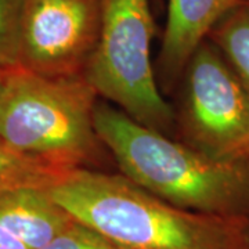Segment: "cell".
Returning a JSON list of instances; mask_svg holds the SVG:
<instances>
[{"instance_id": "cell-12", "label": "cell", "mask_w": 249, "mask_h": 249, "mask_svg": "<svg viewBox=\"0 0 249 249\" xmlns=\"http://www.w3.org/2000/svg\"><path fill=\"white\" fill-rule=\"evenodd\" d=\"M40 249H124L96 230L75 222L68 230Z\"/></svg>"}, {"instance_id": "cell-15", "label": "cell", "mask_w": 249, "mask_h": 249, "mask_svg": "<svg viewBox=\"0 0 249 249\" xmlns=\"http://www.w3.org/2000/svg\"><path fill=\"white\" fill-rule=\"evenodd\" d=\"M248 4H249V0H248Z\"/></svg>"}, {"instance_id": "cell-7", "label": "cell", "mask_w": 249, "mask_h": 249, "mask_svg": "<svg viewBox=\"0 0 249 249\" xmlns=\"http://www.w3.org/2000/svg\"><path fill=\"white\" fill-rule=\"evenodd\" d=\"M248 0H169L157 80L165 93L178 89L193 54L230 11Z\"/></svg>"}, {"instance_id": "cell-9", "label": "cell", "mask_w": 249, "mask_h": 249, "mask_svg": "<svg viewBox=\"0 0 249 249\" xmlns=\"http://www.w3.org/2000/svg\"><path fill=\"white\" fill-rule=\"evenodd\" d=\"M217 46L240 76L249 96V4L230 11L208 37Z\"/></svg>"}, {"instance_id": "cell-6", "label": "cell", "mask_w": 249, "mask_h": 249, "mask_svg": "<svg viewBox=\"0 0 249 249\" xmlns=\"http://www.w3.org/2000/svg\"><path fill=\"white\" fill-rule=\"evenodd\" d=\"M103 0H27L18 67L46 78H73L97 45Z\"/></svg>"}, {"instance_id": "cell-11", "label": "cell", "mask_w": 249, "mask_h": 249, "mask_svg": "<svg viewBox=\"0 0 249 249\" xmlns=\"http://www.w3.org/2000/svg\"><path fill=\"white\" fill-rule=\"evenodd\" d=\"M25 3L27 0H0V70L18 67Z\"/></svg>"}, {"instance_id": "cell-8", "label": "cell", "mask_w": 249, "mask_h": 249, "mask_svg": "<svg viewBox=\"0 0 249 249\" xmlns=\"http://www.w3.org/2000/svg\"><path fill=\"white\" fill-rule=\"evenodd\" d=\"M76 222L49 187H16L0 193V227L29 249H40Z\"/></svg>"}, {"instance_id": "cell-13", "label": "cell", "mask_w": 249, "mask_h": 249, "mask_svg": "<svg viewBox=\"0 0 249 249\" xmlns=\"http://www.w3.org/2000/svg\"><path fill=\"white\" fill-rule=\"evenodd\" d=\"M0 249H29L16 237L0 227Z\"/></svg>"}, {"instance_id": "cell-5", "label": "cell", "mask_w": 249, "mask_h": 249, "mask_svg": "<svg viewBox=\"0 0 249 249\" xmlns=\"http://www.w3.org/2000/svg\"><path fill=\"white\" fill-rule=\"evenodd\" d=\"M176 90V139L217 160L249 158L248 91L212 40L193 54Z\"/></svg>"}, {"instance_id": "cell-3", "label": "cell", "mask_w": 249, "mask_h": 249, "mask_svg": "<svg viewBox=\"0 0 249 249\" xmlns=\"http://www.w3.org/2000/svg\"><path fill=\"white\" fill-rule=\"evenodd\" d=\"M98 94L83 75L46 78L21 67L3 72L0 140L57 173L106 170L114 160L96 129Z\"/></svg>"}, {"instance_id": "cell-10", "label": "cell", "mask_w": 249, "mask_h": 249, "mask_svg": "<svg viewBox=\"0 0 249 249\" xmlns=\"http://www.w3.org/2000/svg\"><path fill=\"white\" fill-rule=\"evenodd\" d=\"M62 175L19 155L0 140V193L16 187H50Z\"/></svg>"}, {"instance_id": "cell-14", "label": "cell", "mask_w": 249, "mask_h": 249, "mask_svg": "<svg viewBox=\"0 0 249 249\" xmlns=\"http://www.w3.org/2000/svg\"><path fill=\"white\" fill-rule=\"evenodd\" d=\"M3 72L4 70H0V91H1V86H3Z\"/></svg>"}, {"instance_id": "cell-2", "label": "cell", "mask_w": 249, "mask_h": 249, "mask_svg": "<svg viewBox=\"0 0 249 249\" xmlns=\"http://www.w3.org/2000/svg\"><path fill=\"white\" fill-rule=\"evenodd\" d=\"M96 129L121 173L178 208L249 224V158L217 160L97 103Z\"/></svg>"}, {"instance_id": "cell-4", "label": "cell", "mask_w": 249, "mask_h": 249, "mask_svg": "<svg viewBox=\"0 0 249 249\" xmlns=\"http://www.w3.org/2000/svg\"><path fill=\"white\" fill-rule=\"evenodd\" d=\"M154 32L150 0H103L97 45L83 76L98 97L136 122L176 139L175 108L160 91L151 62Z\"/></svg>"}, {"instance_id": "cell-1", "label": "cell", "mask_w": 249, "mask_h": 249, "mask_svg": "<svg viewBox=\"0 0 249 249\" xmlns=\"http://www.w3.org/2000/svg\"><path fill=\"white\" fill-rule=\"evenodd\" d=\"M49 193L76 222L124 249H249V224L186 211L122 173L75 169Z\"/></svg>"}]
</instances>
